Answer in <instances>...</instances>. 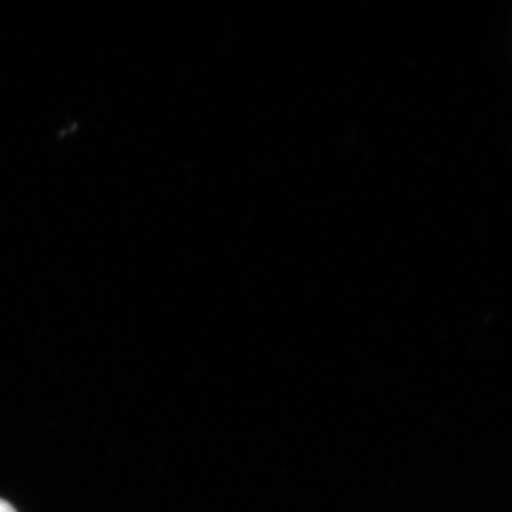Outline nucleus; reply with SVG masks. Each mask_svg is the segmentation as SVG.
<instances>
[{"label": "nucleus", "mask_w": 512, "mask_h": 512, "mask_svg": "<svg viewBox=\"0 0 512 512\" xmlns=\"http://www.w3.org/2000/svg\"><path fill=\"white\" fill-rule=\"evenodd\" d=\"M0 512H18L15 510L12 504H9L8 501L2 500L0 498Z\"/></svg>", "instance_id": "1"}]
</instances>
